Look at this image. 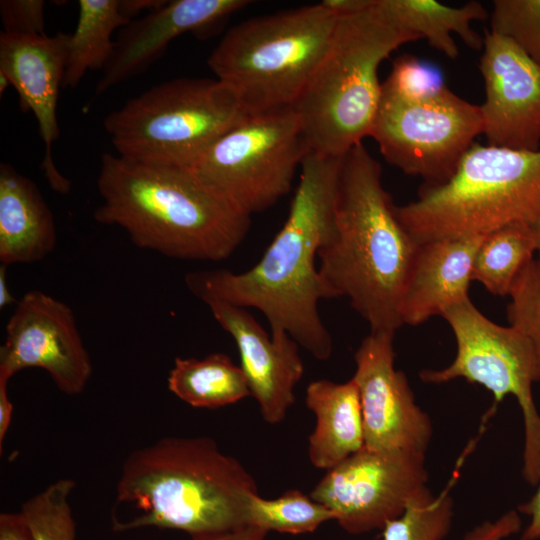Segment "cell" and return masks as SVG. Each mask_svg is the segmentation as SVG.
<instances>
[{"instance_id":"cell-25","label":"cell","mask_w":540,"mask_h":540,"mask_svg":"<svg viewBox=\"0 0 540 540\" xmlns=\"http://www.w3.org/2000/svg\"><path fill=\"white\" fill-rule=\"evenodd\" d=\"M531 225L513 223L486 234L476 252L472 281L496 296H508L522 268L534 258Z\"/></svg>"},{"instance_id":"cell-3","label":"cell","mask_w":540,"mask_h":540,"mask_svg":"<svg viewBox=\"0 0 540 540\" xmlns=\"http://www.w3.org/2000/svg\"><path fill=\"white\" fill-rule=\"evenodd\" d=\"M97 222L115 225L139 248L167 257L221 261L245 239L251 217L208 190L184 167L132 161L104 153Z\"/></svg>"},{"instance_id":"cell-5","label":"cell","mask_w":540,"mask_h":540,"mask_svg":"<svg viewBox=\"0 0 540 540\" xmlns=\"http://www.w3.org/2000/svg\"><path fill=\"white\" fill-rule=\"evenodd\" d=\"M415 40L374 0L338 14L329 47L293 106L308 152L342 157L371 135L382 93L379 67Z\"/></svg>"},{"instance_id":"cell-34","label":"cell","mask_w":540,"mask_h":540,"mask_svg":"<svg viewBox=\"0 0 540 540\" xmlns=\"http://www.w3.org/2000/svg\"><path fill=\"white\" fill-rule=\"evenodd\" d=\"M536 487L533 496L517 508L520 514L529 517L527 526L522 530L521 540H540V480Z\"/></svg>"},{"instance_id":"cell-41","label":"cell","mask_w":540,"mask_h":540,"mask_svg":"<svg viewBox=\"0 0 540 540\" xmlns=\"http://www.w3.org/2000/svg\"><path fill=\"white\" fill-rule=\"evenodd\" d=\"M10 85L8 78L0 73V93L2 94Z\"/></svg>"},{"instance_id":"cell-31","label":"cell","mask_w":540,"mask_h":540,"mask_svg":"<svg viewBox=\"0 0 540 540\" xmlns=\"http://www.w3.org/2000/svg\"><path fill=\"white\" fill-rule=\"evenodd\" d=\"M447 86L441 71L416 56L397 57L382 83V92L402 98H420L435 94Z\"/></svg>"},{"instance_id":"cell-10","label":"cell","mask_w":540,"mask_h":540,"mask_svg":"<svg viewBox=\"0 0 540 540\" xmlns=\"http://www.w3.org/2000/svg\"><path fill=\"white\" fill-rule=\"evenodd\" d=\"M442 317L456 340L455 358L442 369L421 371L420 379L442 384L463 378L490 391L496 402L512 395L524 425L522 475L536 486L540 480V413L532 386L540 380L530 342L513 326L492 322L470 298L447 309Z\"/></svg>"},{"instance_id":"cell-7","label":"cell","mask_w":540,"mask_h":540,"mask_svg":"<svg viewBox=\"0 0 540 540\" xmlns=\"http://www.w3.org/2000/svg\"><path fill=\"white\" fill-rule=\"evenodd\" d=\"M338 14L324 1L245 20L208 57L247 114L293 107L324 57Z\"/></svg>"},{"instance_id":"cell-13","label":"cell","mask_w":540,"mask_h":540,"mask_svg":"<svg viewBox=\"0 0 540 540\" xmlns=\"http://www.w3.org/2000/svg\"><path fill=\"white\" fill-rule=\"evenodd\" d=\"M26 368L45 370L67 395L82 393L93 371L72 309L39 290L16 302L0 348V377Z\"/></svg>"},{"instance_id":"cell-23","label":"cell","mask_w":540,"mask_h":540,"mask_svg":"<svg viewBox=\"0 0 540 540\" xmlns=\"http://www.w3.org/2000/svg\"><path fill=\"white\" fill-rule=\"evenodd\" d=\"M168 388L195 408H219L251 395L241 367L223 353L202 359L176 358L168 376Z\"/></svg>"},{"instance_id":"cell-33","label":"cell","mask_w":540,"mask_h":540,"mask_svg":"<svg viewBox=\"0 0 540 540\" xmlns=\"http://www.w3.org/2000/svg\"><path fill=\"white\" fill-rule=\"evenodd\" d=\"M522 530L517 510H509L495 520H486L466 533L463 540H506Z\"/></svg>"},{"instance_id":"cell-40","label":"cell","mask_w":540,"mask_h":540,"mask_svg":"<svg viewBox=\"0 0 540 540\" xmlns=\"http://www.w3.org/2000/svg\"><path fill=\"white\" fill-rule=\"evenodd\" d=\"M534 241H535V247L536 252L538 253V256L540 257V220L534 224L531 225Z\"/></svg>"},{"instance_id":"cell-26","label":"cell","mask_w":540,"mask_h":540,"mask_svg":"<svg viewBox=\"0 0 540 540\" xmlns=\"http://www.w3.org/2000/svg\"><path fill=\"white\" fill-rule=\"evenodd\" d=\"M329 520H335L333 512L299 490H289L269 500L253 494L246 508V524L267 531L309 533Z\"/></svg>"},{"instance_id":"cell-21","label":"cell","mask_w":540,"mask_h":540,"mask_svg":"<svg viewBox=\"0 0 540 540\" xmlns=\"http://www.w3.org/2000/svg\"><path fill=\"white\" fill-rule=\"evenodd\" d=\"M305 402L316 418L308 440V457L313 466L330 470L364 447L360 397L352 378L343 383L312 381Z\"/></svg>"},{"instance_id":"cell-14","label":"cell","mask_w":540,"mask_h":540,"mask_svg":"<svg viewBox=\"0 0 540 540\" xmlns=\"http://www.w3.org/2000/svg\"><path fill=\"white\" fill-rule=\"evenodd\" d=\"M394 335L370 331L354 354L352 379L360 397L364 447L425 456L432 421L416 403L405 373L395 368Z\"/></svg>"},{"instance_id":"cell-24","label":"cell","mask_w":540,"mask_h":540,"mask_svg":"<svg viewBox=\"0 0 540 540\" xmlns=\"http://www.w3.org/2000/svg\"><path fill=\"white\" fill-rule=\"evenodd\" d=\"M78 7L63 87L77 86L89 70H103L114 50L113 32L131 21L121 13L120 0H79Z\"/></svg>"},{"instance_id":"cell-36","label":"cell","mask_w":540,"mask_h":540,"mask_svg":"<svg viewBox=\"0 0 540 540\" xmlns=\"http://www.w3.org/2000/svg\"><path fill=\"white\" fill-rule=\"evenodd\" d=\"M0 540H33L20 511L0 514Z\"/></svg>"},{"instance_id":"cell-11","label":"cell","mask_w":540,"mask_h":540,"mask_svg":"<svg viewBox=\"0 0 540 540\" xmlns=\"http://www.w3.org/2000/svg\"><path fill=\"white\" fill-rule=\"evenodd\" d=\"M482 131L480 106L446 87L412 99L382 92L370 137L389 164L436 185L452 176Z\"/></svg>"},{"instance_id":"cell-19","label":"cell","mask_w":540,"mask_h":540,"mask_svg":"<svg viewBox=\"0 0 540 540\" xmlns=\"http://www.w3.org/2000/svg\"><path fill=\"white\" fill-rule=\"evenodd\" d=\"M485 235L419 243L404 289L403 325L417 326L469 298L476 252Z\"/></svg>"},{"instance_id":"cell-39","label":"cell","mask_w":540,"mask_h":540,"mask_svg":"<svg viewBox=\"0 0 540 540\" xmlns=\"http://www.w3.org/2000/svg\"><path fill=\"white\" fill-rule=\"evenodd\" d=\"M7 266L1 264L0 266V308H4L16 300L12 296L8 288L7 276H6Z\"/></svg>"},{"instance_id":"cell-8","label":"cell","mask_w":540,"mask_h":540,"mask_svg":"<svg viewBox=\"0 0 540 540\" xmlns=\"http://www.w3.org/2000/svg\"><path fill=\"white\" fill-rule=\"evenodd\" d=\"M246 114L219 80L183 77L129 99L103 125L117 155L188 168Z\"/></svg>"},{"instance_id":"cell-20","label":"cell","mask_w":540,"mask_h":540,"mask_svg":"<svg viewBox=\"0 0 540 540\" xmlns=\"http://www.w3.org/2000/svg\"><path fill=\"white\" fill-rule=\"evenodd\" d=\"M55 220L37 185L11 164H0V262L41 261L55 248Z\"/></svg>"},{"instance_id":"cell-15","label":"cell","mask_w":540,"mask_h":540,"mask_svg":"<svg viewBox=\"0 0 540 540\" xmlns=\"http://www.w3.org/2000/svg\"><path fill=\"white\" fill-rule=\"evenodd\" d=\"M479 69L485 99L479 105L487 144L540 149V65L509 39L486 30Z\"/></svg>"},{"instance_id":"cell-2","label":"cell","mask_w":540,"mask_h":540,"mask_svg":"<svg viewBox=\"0 0 540 540\" xmlns=\"http://www.w3.org/2000/svg\"><path fill=\"white\" fill-rule=\"evenodd\" d=\"M418 247L383 186L380 163L356 145L341 159L333 224L317 254L328 299L347 298L370 331L395 333Z\"/></svg>"},{"instance_id":"cell-17","label":"cell","mask_w":540,"mask_h":540,"mask_svg":"<svg viewBox=\"0 0 540 540\" xmlns=\"http://www.w3.org/2000/svg\"><path fill=\"white\" fill-rule=\"evenodd\" d=\"M202 301L233 338L240 367L263 419L269 424L280 423L295 402L294 390L304 373L298 343L287 334L269 335L246 308L213 298Z\"/></svg>"},{"instance_id":"cell-29","label":"cell","mask_w":540,"mask_h":540,"mask_svg":"<svg viewBox=\"0 0 540 540\" xmlns=\"http://www.w3.org/2000/svg\"><path fill=\"white\" fill-rule=\"evenodd\" d=\"M490 31L513 42L540 65V0H495Z\"/></svg>"},{"instance_id":"cell-30","label":"cell","mask_w":540,"mask_h":540,"mask_svg":"<svg viewBox=\"0 0 540 540\" xmlns=\"http://www.w3.org/2000/svg\"><path fill=\"white\" fill-rule=\"evenodd\" d=\"M507 319L530 342L540 380V257L530 260L514 280Z\"/></svg>"},{"instance_id":"cell-6","label":"cell","mask_w":540,"mask_h":540,"mask_svg":"<svg viewBox=\"0 0 540 540\" xmlns=\"http://www.w3.org/2000/svg\"><path fill=\"white\" fill-rule=\"evenodd\" d=\"M396 212L418 243L532 225L540 220V149L475 142L448 180L424 184L417 199Z\"/></svg>"},{"instance_id":"cell-16","label":"cell","mask_w":540,"mask_h":540,"mask_svg":"<svg viewBox=\"0 0 540 540\" xmlns=\"http://www.w3.org/2000/svg\"><path fill=\"white\" fill-rule=\"evenodd\" d=\"M70 33L53 36L0 34V73L19 96L22 111H31L44 143L41 169L50 187L58 193L70 191L71 183L56 168L52 146L59 136L57 100L63 86Z\"/></svg>"},{"instance_id":"cell-27","label":"cell","mask_w":540,"mask_h":540,"mask_svg":"<svg viewBox=\"0 0 540 540\" xmlns=\"http://www.w3.org/2000/svg\"><path fill=\"white\" fill-rule=\"evenodd\" d=\"M452 518L453 500L447 489L434 495L425 486L399 517L385 525L383 540H443Z\"/></svg>"},{"instance_id":"cell-22","label":"cell","mask_w":540,"mask_h":540,"mask_svg":"<svg viewBox=\"0 0 540 540\" xmlns=\"http://www.w3.org/2000/svg\"><path fill=\"white\" fill-rule=\"evenodd\" d=\"M375 6L394 24L428 44L450 59H456L458 36L469 48L481 50L483 37L472 26L489 15L478 1L453 7L435 0H374Z\"/></svg>"},{"instance_id":"cell-35","label":"cell","mask_w":540,"mask_h":540,"mask_svg":"<svg viewBox=\"0 0 540 540\" xmlns=\"http://www.w3.org/2000/svg\"><path fill=\"white\" fill-rule=\"evenodd\" d=\"M268 531L254 525L191 536V540H265Z\"/></svg>"},{"instance_id":"cell-18","label":"cell","mask_w":540,"mask_h":540,"mask_svg":"<svg viewBox=\"0 0 540 540\" xmlns=\"http://www.w3.org/2000/svg\"><path fill=\"white\" fill-rule=\"evenodd\" d=\"M249 3L246 0H173L140 19L131 20L115 41L95 94L101 95L143 72L176 37L214 27Z\"/></svg>"},{"instance_id":"cell-32","label":"cell","mask_w":540,"mask_h":540,"mask_svg":"<svg viewBox=\"0 0 540 540\" xmlns=\"http://www.w3.org/2000/svg\"><path fill=\"white\" fill-rule=\"evenodd\" d=\"M44 11L43 0H1L2 32L17 35L46 34Z\"/></svg>"},{"instance_id":"cell-12","label":"cell","mask_w":540,"mask_h":540,"mask_svg":"<svg viewBox=\"0 0 540 540\" xmlns=\"http://www.w3.org/2000/svg\"><path fill=\"white\" fill-rule=\"evenodd\" d=\"M427 480L425 456L363 447L327 470L309 496L346 532L360 535L399 517Z\"/></svg>"},{"instance_id":"cell-38","label":"cell","mask_w":540,"mask_h":540,"mask_svg":"<svg viewBox=\"0 0 540 540\" xmlns=\"http://www.w3.org/2000/svg\"><path fill=\"white\" fill-rule=\"evenodd\" d=\"M166 0H120V11L129 20L143 11L147 14L166 4Z\"/></svg>"},{"instance_id":"cell-37","label":"cell","mask_w":540,"mask_h":540,"mask_svg":"<svg viewBox=\"0 0 540 540\" xmlns=\"http://www.w3.org/2000/svg\"><path fill=\"white\" fill-rule=\"evenodd\" d=\"M8 381L9 379L0 377V450H2L13 413V404L7 391Z\"/></svg>"},{"instance_id":"cell-28","label":"cell","mask_w":540,"mask_h":540,"mask_svg":"<svg viewBox=\"0 0 540 540\" xmlns=\"http://www.w3.org/2000/svg\"><path fill=\"white\" fill-rule=\"evenodd\" d=\"M74 488L72 479L61 478L22 504L20 512L33 540H76L69 501Z\"/></svg>"},{"instance_id":"cell-1","label":"cell","mask_w":540,"mask_h":540,"mask_svg":"<svg viewBox=\"0 0 540 540\" xmlns=\"http://www.w3.org/2000/svg\"><path fill=\"white\" fill-rule=\"evenodd\" d=\"M342 157L306 153L288 217L253 267L240 273L218 269L185 277L188 289L201 300L257 309L268 321L272 337L287 334L322 361L330 358L333 340L319 313L320 300L328 297L316 261L333 224Z\"/></svg>"},{"instance_id":"cell-9","label":"cell","mask_w":540,"mask_h":540,"mask_svg":"<svg viewBox=\"0 0 540 540\" xmlns=\"http://www.w3.org/2000/svg\"><path fill=\"white\" fill-rule=\"evenodd\" d=\"M294 107L246 114L187 169L221 200L251 217L287 195L307 153Z\"/></svg>"},{"instance_id":"cell-4","label":"cell","mask_w":540,"mask_h":540,"mask_svg":"<svg viewBox=\"0 0 540 540\" xmlns=\"http://www.w3.org/2000/svg\"><path fill=\"white\" fill-rule=\"evenodd\" d=\"M252 475L208 437H164L133 451L116 486V505L136 513L113 522L116 531L174 529L190 536L246 524Z\"/></svg>"}]
</instances>
